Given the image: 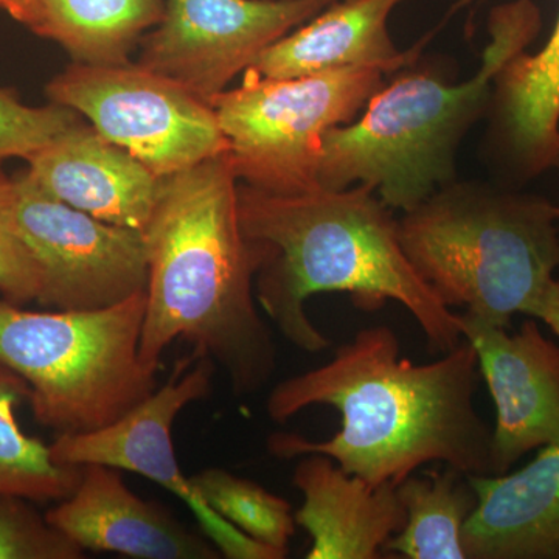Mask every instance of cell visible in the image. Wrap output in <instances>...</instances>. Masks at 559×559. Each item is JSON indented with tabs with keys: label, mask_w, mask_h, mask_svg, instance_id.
Returning <instances> with one entry per match:
<instances>
[{
	"label": "cell",
	"mask_w": 559,
	"mask_h": 559,
	"mask_svg": "<svg viewBox=\"0 0 559 559\" xmlns=\"http://www.w3.org/2000/svg\"><path fill=\"white\" fill-rule=\"evenodd\" d=\"M11 221L43 274L38 304L44 307L105 310L146 289L142 231L70 207L40 190L25 170L13 176Z\"/></svg>",
	"instance_id": "obj_9"
},
{
	"label": "cell",
	"mask_w": 559,
	"mask_h": 559,
	"mask_svg": "<svg viewBox=\"0 0 559 559\" xmlns=\"http://www.w3.org/2000/svg\"><path fill=\"white\" fill-rule=\"evenodd\" d=\"M384 75L347 68L267 79L246 69L240 86L212 100L238 180L272 194L318 189L323 135L355 120Z\"/></svg>",
	"instance_id": "obj_7"
},
{
	"label": "cell",
	"mask_w": 559,
	"mask_h": 559,
	"mask_svg": "<svg viewBox=\"0 0 559 559\" xmlns=\"http://www.w3.org/2000/svg\"><path fill=\"white\" fill-rule=\"evenodd\" d=\"M46 95L159 178L229 151L212 103L139 62H72L49 81Z\"/></svg>",
	"instance_id": "obj_8"
},
{
	"label": "cell",
	"mask_w": 559,
	"mask_h": 559,
	"mask_svg": "<svg viewBox=\"0 0 559 559\" xmlns=\"http://www.w3.org/2000/svg\"><path fill=\"white\" fill-rule=\"evenodd\" d=\"M488 110L495 145L514 171L533 178L558 165L559 14L543 49L521 51L500 70Z\"/></svg>",
	"instance_id": "obj_18"
},
{
	"label": "cell",
	"mask_w": 559,
	"mask_h": 559,
	"mask_svg": "<svg viewBox=\"0 0 559 559\" xmlns=\"http://www.w3.org/2000/svg\"><path fill=\"white\" fill-rule=\"evenodd\" d=\"M28 400L27 382L0 362V495L60 502L75 491L81 468L58 465L49 444L24 432L17 409Z\"/></svg>",
	"instance_id": "obj_21"
},
{
	"label": "cell",
	"mask_w": 559,
	"mask_h": 559,
	"mask_svg": "<svg viewBox=\"0 0 559 559\" xmlns=\"http://www.w3.org/2000/svg\"><path fill=\"white\" fill-rule=\"evenodd\" d=\"M528 318L543 320L559 337V280L554 278L527 312Z\"/></svg>",
	"instance_id": "obj_26"
},
{
	"label": "cell",
	"mask_w": 559,
	"mask_h": 559,
	"mask_svg": "<svg viewBox=\"0 0 559 559\" xmlns=\"http://www.w3.org/2000/svg\"><path fill=\"white\" fill-rule=\"evenodd\" d=\"M459 318L495 401L492 476H500L530 451L559 444V347L535 319L510 334L468 312Z\"/></svg>",
	"instance_id": "obj_12"
},
{
	"label": "cell",
	"mask_w": 559,
	"mask_h": 559,
	"mask_svg": "<svg viewBox=\"0 0 559 559\" xmlns=\"http://www.w3.org/2000/svg\"><path fill=\"white\" fill-rule=\"evenodd\" d=\"M558 167H559V157H558ZM558 216H559V207H558Z\"/></svg>",
	"instance_id": "obj_28"
},
{
	"label": "cell",
	"mask_w": 559,
	"mask_h": 559,
	"mask_svg": "<svg viewBox=\"0 0 559 559\" xmlns=\"http://www.w3.org/2000/svg\"><path fill=\"white\" fill-rule=\"evenodd\" d=\"M146 289L94 311H32L0 300V362L31 388L33 417L61 433L116 421L157 389L139 358Z\"/></svg>",
	"instance_id": "obj_6"
},
{
	"label": "cell",
	"mask_w": 559,
	"mask_h": 559,
	"mask_svg": "<svg viewBox=\"0 0 559 559\" xmlns=\"http://www.w3.org/2000/svg\"><path fill=\"white\" fill-rule=\"evenodd\" d=\"M401 2L336 0L267 47L250 69L267 79H294L347 68L396 72L412 61L411 51L399 50L389 32L390 14Z\"/></svg>",
	"instance_id": "obj_17"
},
{
	"label": "cell",
	"mask_w": 559,
	"mask_h": 559,
	"mask_svg": "<svg viewBox=\"0 0 559 559\" xmlns=\"http://www.w3.org/2000/svg\"><path fill=\"white\" fill-rule=\"evenodd\" d=\"M216 366L205 356L182 359L175 374L105 428L61 433L50 443L51 459L62 466L105 465L130 471L167 488L197 516L207 538L229 559H283L218 516L183 476L173 444V423L179 412L212 393Z\"/></svg>",
	"instance_id": "obj_10"
},
{
	"label": "cell",
	"mask_w": 559,
	"mask_h": 559,
	"mask_svg": "<svg viewBox=\"0 0 559 559\" xmlns=\"http://www.w3.org/2000/svg\"><path fill=\"white\" fill-rule=\"evenodd\" d=\"M40 190L94 218L145 231L160 179L81 120L27 159Z\"/></svg>",
	"instance_id": "obj_14"
},
{
	"label": "cell",
	"mask_w": 559,
	"mask_h": 559,
	"mask_svg": "<svg viewBox=\"0 0 559 559\" xmlns=\"http://www.w3.org/2000/svg\"><path fill=\"white\" fill-rule=\"evenodd\" d=\"M13 178L0 170V296L11 304L39 301L44 289L38 263L11 221Z\"/></svg>",
	"instance_id": "obj_25"
},
{
	"label": "cell",
	"mask_w": 559,
	"mask_h": 559,
	"mask_svg": "<svg viewBox=\"0 0 559 559\" xmlns=\"http://www.w3.org/2000/svg\"><path fill=\"white\" fill-rule=\"evenodd\" d=\"M229 151L164 176L143 238L148 253L139 358L150 370L173 342L212 359L237 396L253 395L277 369V347L261 318L255 277L260 242L242 230Z\"/></svg>",
	"instance_id": "obj_2"
},
{
	"label": "cell",
	"mask_w": 559,
	"mask_h": 559,
	"mask_svg": "<svg viewBox=\"0 0 559 559\" xmlns=\"http://www.w3.org/2000/svg\"><path fill=\"white\" fill-rule=\"evenodd\" d=\"M81 120L75 110L53 103L28 106L0 87V165L10 159L27 160Z\"/></svg>",
	"instance_id": "obj_24"
},
{
	"label": "cell",
	"mask_w": 559,
	"mask_h": 559,
	"mask_svg": "<svg viewBox=\"0 0 559 559\" xmlns=\"http://www.w3.org/2000/svg\"><path fill=\"white\" fill-rule=\"evenodd\" d=\"M84 551L135 559H216L218 547L159 506L139 498L119 471L81 466L75 491L46 513Z\"/></svg>",
	"instance_id": "obj_13"
},
{
	"label": "cell",
	"mask_w": 559,
	"mask_h": 559,
	"mask_svg": "<svg viewBox=\"0 0 559 559\" xmlns=\"http://www.w3.org/2000/svg\"><path fill=\"white\" fill-rule=\"evenodd\" d=\"M36 502L0 495V559H83L86 551L39 513Z\"/></svg>",
	"instance_id": "obj_23"
},
{
	"label": "cell",
	"mask_w": 559,
	"mask_h": 559,
	"mask_svg": "<svg viewBox=\"0 0 559 559\" xmlns=\"http://www.w3.org/2000/svg\"><path fill=\"white\" fill-rule=\"evenodd\" d=\"M33 32L81 64H123L164 20L165 0H38Z\"/></svg>",
	"instance_id": "obj_19"
},
{
	"label": "cell",
	"mask_w": 559,
	"mask_h": 559,
	"mask_svg": "<svg viewBox=\"0 0 559 559\" xmlns=\"http://www.w3.org/2000/svg\"><path fill=\"white\" fill-rule=\"evenodd\" d=\"M539 31L533 0L500 3L489 13V43L469 80L452 84L418 69L384 84L355 120L323 135L319 187L367 183L388 207L407 212L454 182L460 143L487 112L496 76Z\"/></svg>",
	"instance_id": "obj_4"
},
{
	"label": "cell",
	"mask_w": 559,
	"mask_h": 559,
	"mask_svg": "<svg viewBox=\"0 0 559 559\" xmlns=\"http://www.w3.org/2000/svg\"><path fill=\"white\" fill-rule=\"evenodd\" d=\"M190 480L210 509L224 521L288 557L297 525L288 500L223 468L201 471Z\"/></svg>",
	"instance_id": "obj_22"
},
{
	"label": "cell",
	"mask_w": 559,
	"mask_h": 559,
	"mask_svg": "<svg viewBox=\"0 0 559 559\" xmlns=\"http://www.w3.org/2000/svg\"><path fill=\"white\" fill-rule=\"evenodd\" d=\"M238 210L242 230L264 249L257 301L297 348L319 353L330 347L305 308L310 297L325 293L352 294L359 307L371 310L399 301L441 355L465 341L459 314L407 259L399 219L373 187L272 194L238 183Z\"/></svg>",
	"instance_id": "obj_3"
},
{
	"label": "cell",
	"mask_w": 559,
	"mask_h": 559,
	"mask_svg": "<svg viewBox=\"0 0 559 559\" xmlns=\"http://www.w3.org/2000/svg\"><path fill=\"white\" fill-rule=\"evenodd\" d=\"M336 0H165L164 20L140 40L139 64L205 102L267 47Z\"/></svg>",
	"instance_id": "obj_11"
},
{
	"label": "cell",
	"mask_w": 559,
	"mask_h": 559,
	"mask_svg": "<svg viewBox=\"0 0 559 559\" xmlns=\"http://www.w3.org/2000/svg\"><path fill=\"white\" fill-rule=\"evenodd\" d=\"M0 10L5 11L14 21L36 31L39 24L38 0H0Z\"/></svg>",
	"instance_id": "obj_27"
},
{
	"label": "cell",
	"mask_w": 559,
	"mask_h": 559,
	"mask_svg": "<svg viewBox=\"0 0 559 559\" xmlns=\"http://www.w3.org/2000/svg\"><path fill=\"white\" fill-rule=\"evenodd\" d=\"M304 506L296 524L310 535L308 559H378L406 525L396 485L371 487L322 454L304 455L294 469Z\"/></svg>",
	"instance_id": "obj_15"
},
{
	"label": "cell",
	"mask_w": 559,
	"mask_h": 559,
	"mask_svg": "<svg viewBox=\"0 0 559 559\" xmlns=\"http://www.w3.org/2000/svg\"><path fill=\"white\" fill-rule=\"evenodd\" d=\"M479 380L468 341L433 362L415 364L401 356L390 326H367L329 362L278 382L266 400L280 425L307 407H334L340 432L323 441L275 432L267 450L286 460L326 455L371 487L399 485L428 463L492 476V429L476 409Z\"/></svg>",
	"instance_id": "obj_1"
},
{
	"label": "cell",
	"mask_w": 559,
	"mask_h": 559,
	"mask_svg": "<svg viewBox=\"0 0 559 559\" xmlns=\"http://www.w3.org/2000/svg\"><path fill=\"white\" fill-rule=\"evenodd\" d=\"M558 219L544 198L454 180L403 212L399 235L448 308L509 329L559 270Z\"/></svg>",
	"instance_id": "obj_5"
},
{
	"label": "cell",
	"mask_w": 559,
	"mask_h": 559,
	"mask_svg": "<svg viewBox=\"0 0 559 559\" xmlns=\"http://www.w3.org/2000/svg\"><path fill=\"white\" fill-rule=\"evenodd\" d=\"M406 525L385 543L382 554L407 559H468L463 530L477 506L468 474L444 469L414 473L396 485Z\"/></svg>",
	"instance_id": "obj_20"
},
{
	"label": "cell",
	"mask_w": 559,
	"mask_h": 559,
	"mask_svg": "<svg viewBox=\"0 0 559 559\" xmlns=\"http://www.w3.org/2000/svg\"><path fill=\"white\" fill-rule=\"evenodd\" d=\"M469 479L477 506L463 530L468 559H559V444L516 473Z\"/></svg>",
	"instance_id": "obj_16"
}]
</instances>
